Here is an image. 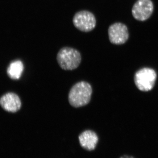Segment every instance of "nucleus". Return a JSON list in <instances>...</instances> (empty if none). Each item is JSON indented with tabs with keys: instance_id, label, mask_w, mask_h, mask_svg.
Listing matches in <instances>:
<instances>
[{
	"instance_id": "obj_6",
	"label": "nucleus",
	"mask_w": 158,
	"mask_h": 158,
	"mask_svg": "<svg viewBox=\"0 0 158 158\" xmlns=\"http://www.w3.org/2000/svg\"><path fill=\"white\" fill-rule=\"evenodd\" d=\"M154 11V5L151 0H138L132 9V14L135 19L144 21L148 19Z\"/></svg>"
},
{
	"instance_id": "obj_8",
	"label": "nucleus",
	"mask_w": 158,
	"mask_h": 158,
	"mask_svg": "<svg viewBox=\"0 0 158 158\" xmlns=\"http://www.w3.org/2000/svg\"><path fill=\"white\" fill-rule=\"evenodd\" d=\"M81 146L88 151L93 150L95 148L98 141V138L96 133L91 130H87L82 132L79 136Z\"/></svg>"
},
{
	"instance_id": "obj_9",
	"label": "nucleus",
	"mask_w": 158,
	"mask_h": 158,
	"mask_svg": "<svg viewBox=\"0 0 158 158\" xmlns=\"http://www.w3.org/2000/svg\"><path fill=\"white\" fill-rule=\"evenodd\" d=\"M23 69V62L20 60H16L10 64L7 69V73L11 79L18 80L21 76Z\"/></svg>"
},
{
	"instance_id": "obj_2",
	"label": "nucleus",
	"mask_w": 158,
	"mask_h": 158,
	"mask_svg": "<svg viewBox=\"0 0 158 158\" xmlns=\"http://www.w3.org/2000/svg\"><path fill=\"white\" fill-rule=\"evenodd\" d=\"M57 61L62 69L72 70L78 68L81 64V56L80 52L76 49L64 47L58 52Z\"/></svg>"
},
{
	"instance_id": "obj_3",
	"label": "nucleus",
	"mask_w": 158,
	"mask_h": 158,
	"mask_svg": "<svg viewBox=\"0 0 158 158\" xmlns=\"http://www.w3.org/2000/svg\"><path fill=\"white\" fill-rule=\"evenodd\" d=\"M156 78L157 74L154 69L143 68L135 74L134 81L139 90L147 92L154 88Z\"/></svg>"
},
{
	"instance_id": "obj_10",
	"label": "nucleus",
	"mask_w": 158,
	"mask_h": 158,
	"mask_svg": "<svg viewBox=\"0 0 158 158\" xmlns=\"http://www.w3.org/2000/svg\"><path fill=\"white\" fill-rule=\"evenodd\" d=\"M119 158H134V157L131 156L124 155V156H122L120 157Z\"/></svg>"
},
{
	"instance_id": "obj_4",
	"label": "nucleus",
	"mask_w": 158,
	"mask_h": 158,
	"mask_svg": "<svg viewBox=\"0 0 158 158\" xmlns=\"http://www.w3.org/2000/svg\"><path fill=\"white\" fill-rule=\"evenodd\" d=\"M73 22L77 29L85 32L92 31L96 24V19L93 13L86 10L78 11L76 13Z\"/></svg>"
},
{
	"instance_id": "obj_7",
	"label": "nucleus",
	"mask_w": 158,
	"mask_h": 158,
	"mask_svg": "<svg viewBox=\"0 0 158 158\" xmlns=\"http://www.w3.org/2000/svg\"><path fill=\"white\" fill-rule=\"evenodd\" d=\"M0 104L6 111L11 113L17 112L21 107V101L19 97L13 93H9L0 99Z\"/></svg>"
},
{
	"instance_id": "obj_1",
	"label": "nucleus",
	"mask_w": 158,
	"mask_h": 158,
	"mask_svg": "<svg viewBox=\"0 0 158 158\" xmlns=\"http://www.w3.org/2000/svg\"><path fill=\"white\" fill-rule=\"evenodd\" d=\"M92 94V87L88 82H78L71 88L69 94V102L74 108L84 106L90 102Z\"/></svg>"
},
{
	"instance_id": "obj_5",
	"label": "nucleus",
	"mask_w": 158,
	"mask_h": 158,
	"mask_svg": "<svg viewBox=\"0 0 158 158\" xmlns=\"http://www.w3.org/2000/svg\"><path fill=\"white\" fill-rule=\"evenodd\" d=\"M108 35L110 42L116 45L124 44L129 37L127 27L121 23H116L108 29Z\"/></svg>"
}]
</instances>
